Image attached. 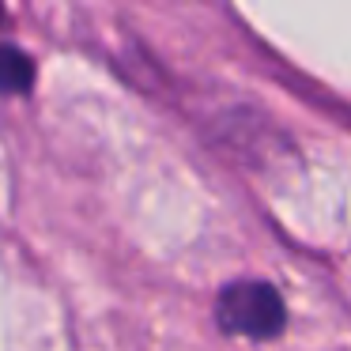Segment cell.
Returning <instances> with one entry per match:
<instances>
[{
    "mask_svg": "<svg viewBox=\"0 0 351 351\" xmlns=\"http://www.w3.org/2000/svg\"><path fill=\"white\" fill-rule=\"evenodd\" d=\"M215 317L230 336H250V340H268L287 325L283 298L272 283L261 280H242L219 295Z\"/></svg>",
    "mask_w": 351,
    "mask_h": 351,
    "instance_id": "cell-1",
    "label": "cell"
},
{
    "mask_svg": "<svg viewBox=\"0 0 351 351\" xmlns=\"http://www.w3.org/2000/svg\"><path fill=\"white\" fill-rule=\"evenodd\" d=\"M34 84V64L23 49L0 46V95H23Z\"/></svg>",
    "mask_w": 351,
    "mask_h": 351,
    "instance_id": "cell-2",
    "label": "cell"
},
{
    "mask_svg": "<svg viewBox=\"0 0 351 351\" xmlns=\"http://www.w3.org/2000/svg\"><path fill=\"white\" fill-rule=\"evenodd\" d=\"M0 19H4V4H0Z\"/></svg>",
    "mask_w": 351,
    "mask_h": 351,
    "instance_id": "cell-3",
    "label": "cell"
}]
</instances>
